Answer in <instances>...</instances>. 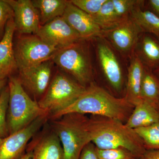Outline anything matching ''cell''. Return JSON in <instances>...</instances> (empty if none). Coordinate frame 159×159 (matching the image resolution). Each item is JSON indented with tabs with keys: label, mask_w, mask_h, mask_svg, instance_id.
<instances>
[{
	"label": "cell",
	"mask_w": 159,
	"mask_h": 159,
	"mask_svg": "<svg viewBox=\"0 0 159 159\" xmlns=\"http://www.w3.org/2000/svg\"><path fill=\"white\" fill-rule=\"evenodd\" d=\"M144 33L139 38L134 52L144 67L153 71L159 66V41L152 34Z\"/></svg>",
	"instance_id": "obj_18"
},
{
	"label": "cell",
	"mask_w": 159,
	"mask_h": 159,
	"mask_svg": "<svg viewBox=\"0 0 159 159\" xmlns=\"http://www.w3.org/2000/svg\"><path fill=\"white\" fill-rule=\"evenodd\" d=\"M117 16L122 20L130 16L131 12L135 6L143 5L145 1L138 0H112Z\"/></svg>",
	"instance_id": "obj_27"
},
{
	"label": "cell",
	"mask_w": 159,
	"mask_h": 159,
	"mask_svg": "<svg viewBox=\"0 0 159 159\" xmlns=\"http://www.w3.org/2000/svg\"><path fill=\"white\" fill-rule=\"evenodd\" d=\"M53 63L52 60H49L20 71L18 78L24 88L34 97H42L51 80Z\"/></svg>",
	"instance_id": "obj_13"
},
{
	"label": "cell",
	"mask_w": 159,
	"mask_h": 159,
	"mask_svg": "<svg viewBox=\"0 0 159 159\" xmlns=\"http://www.w3.org/2000/svg\"><path fill=\"white\" fill-rule=\"evenodd\" d=\"M158 40H159V39H158Z\"/></svg>",
	"instance_id": "obj_38"
},
{
	"label": "cell",
	"mask_w": 159,
	"mask_h": 159,
	"mask_svg": "<svg viewBox=\"0 0 159 159\" xmlns=\"http://www.w3.org/2000/svg\"><path fill=\"white\" fill-rule=\"evenodd\" d=\"M143 5L133 9L130 16L140 27L143 33L152 34L159 39V17L148 10H143Z\"/></svg>",
	"instance_id": "obj_21"
},
{
	"label": "cell",
	"mask_w": 159,
	"mask_h": 159,
	"mask_svg": "<svg viewBox=\"0 0 159 159\" xmlns=\"http://www.w3.org/2000/svg\"><path fill=\"white\" fill-rule=\"evenodd\" d=\"M96 152L99 159H139L130 151L124 148L102 149L96 147Z\"/></svg>",
	"instance_id": "obj_26"
},
{
	"label": "cell",
	"mask_w": 159,
	"mask_h": 159,
	"mask_svg": "<svg viewBox=\"0 0 159 159\" xmlns=\"http://www.w3.org/2000/svg\"><path fill=\"white\" fill-rule=\"evenodd\" d=\"M97 53L106 81L119 96L122 93L124 82L122 68L116 54L108 44L102 40L97 43Z\"/></svg>",
	"instance_id": "obj_11"
},
{
	"label": "cell",
	"mask_w": 159,
	"mask_h": 159,
	"mask_svg": "<svg viewBox=\"0 0 159 159\" xmlns=\"http://www.w3.org/2000/svg\"><path fill=\"white\" fill-rule=\"evenodd\" d=\"M142 33L140 27L129 16L113 29L102 31L101 37H106L121 53L132 54Z\"/></svg>",
	"instance_id": "obj_10"
},
{
	"label": "cell",
	"mask_w": 159,
	"mask_h": 159,
	"mask_svg": "<svg viewBox=\"0 0 159 159\" xmlns=\"http://www.w3.org/2000/svg\"><path fill=\"white\" fill-rule=\"evenodd\" d=\"M21 159H32V152H26L24 156Z\"/></svg>",
	"instance_id": "obj_33"
},
{
	"label": "cell",
	"mask_w": 159,
	"mask_h": 159,
	"mask_svg": "<svg viewBox=\"0 0 159 159\" xmlns=\"http://www.w3.org/2000/svg\"><path fill=\"white\" fill-rule=\"evenodd\" d=\"M134 130L142 139L146 150H159V122Z\"/></svg>",
	"instance_id": "obj_24"
},
{
	"label": "cell",
	"mask_w": 159,
	"mask_h": 159,
	"mask_svg": "<svg viewBox=\"0 0 159 159\" xmlns=\"http://www.w3.org/2000/svg\"><path fill=\"white\" fill-rule=\"evenodd\" d=\"M159 122V112L153 106L142 100L134 107L125 125L135 129L147 127Z\"/></svg>",
	"instance_id": "obj_19"
},
{
	"label": "cell",
	"mask_w": 159,
	"mask_h": 159,
	"mask_svg": "<svg viewBox=\"0 0 159 159\" xmlns=\"http://www.w3.org/2000/svg\"><path fill=\"white\" fill-rule=\"evenodd\" d=\"M107 0H71V2L91 16L97 14Z\"/></svg>",
	"instance_id": "obj_28"
},
{
	"label": "cell",
	"mask_w": 159,
	"mask_h": 159,
	"mask_svg": "<svg viewBox=\"0 0 159 159\" xmlns=\"http://www.w3.org/2000/svg\"><path fill=\"white\" fill-rule=\"evenodd\" d=\"M57 50L35 34L21 36L14 45L17 70L20 72L51 60Z\"/></svg>",
	"instance_id": "obj_7"
},
{
	"label": "cell",
	"mask_w": 159,
	"mask_h": 159,
	"mask_svg": "<svg viewBox=\"0 0 159 159\" xmlns=\"http://www.w3.org/2000/svg\"><path fill=\"white\" fill-rule=\"evenodd\" d=\"M48 127L34 135L27 145L26 152H32V159H64L60 140L51 126Z\"/></svg>",
	"instance_id": "obj_12"
},
{
	"label": "cell",
	"mask_w": 159,
	"mask_h": 159,
	"mask_svg": "<svg viewBox=\"0 0 159 159\" xmlns=\"http://www.w3.org/2000/svg\"><path fill=\"white\" fill-rule=\"evenodd\" d=\"M157 110L159 112V104L157 108Z\"/></svg>",
	"instance_id": "obj_37"
},
{
	"label": "cell",
	"mask_w": 159,
	"mask_h": 159,
	"mask_svg": "<svg viewBox=\"0 0 159 159\" xmlns=\"http://www.w3.org/2000/svg\"><path fill=\"white\" fill-rule=\"evenodd\" d=\"M142 100L148 102L156 108L159 104V80L153 71L144 67L141 88Z\"/></svg>",
	"instance_id": "obj_22"
},
{
	"label": "cell",
	"mask_w": 159,
	"mask_h": 159,
	"mask_svg": "<svg viewBox=\"0 0 159 159\" xmlns=\"http://www.w3.org/2000/svg\"><path fill=\"white\" fill-rule=\"evenodd\" d=\"M48 119V115L40 116L25 128L3 139L0 146V159H21L30 140Z\"/></svg>",
	"instance_id": "obj_8"
},
{
	"label": "cell",
	"mask_w": 159,
	"mask_h": 159,
	"mask_svg": "<svg viewBox=\"0 0 159 159\" xmlns=\"http://www.w3.org/2000/svg\"><path fill=\"white\" fill-rule=\"evenodd\" d=\"M134 108V106L124 97H116L93 82L86 87L77 101L51 120L58 119L65 114L76 113L109 117L125 123Z\"/></svg>",
	"instance_id": "obj_1"
},
{
	"label": "cell",
	"mask_w": 159,
	"mask_h": 159,
	"mask_svg": "<svg viewBox=\"0 0 159 159\" xmlns=\"http://www.w3.org/2000/svg\"><path fill=\"white\" fill-rule=\"evenodd\" d=\"M9 98V86L0 90V138L5 139L9 135L7 123V113Z\"/></svg>",
	"instance_id": "obj_25"
},
{
	"label": "cell",
	"mask_w": 159,
	"mask_h": 159,
	"mask_svg": "<svg viewBox=\"0 0 159 159\" xmlns=\"http://www.w3.org/2000/svg\"><path fill=\"white\" fill-rule=\"evenodd\" d=\"M79 159H99L96 152V147L93 142L86 145Z\"/></svg>",
	"instance_id": "obj_30"
},
{
	"label": "cell",
	"mask_w": 159,
	"mask_h": 159,
	"mask_svg": "<svg viewBox=\"0 0 159 159\" xmlns=\"http://www.w3.org/2000/svg\"><path fill=\"white\" fill-rule=\"evenodd\" d=\"M16 31L14 20L6 24L2 38L0 40V79L8 80L17 70L14 52L13 35Z\"/></svg>",
	"instance_id": "obj_16"
},
{
	"label": "cell",
	"mask_w": 159,
	"mask_h": 159,
	"mask_svg": "<svg viewBox=\"0 0 159 159\" xmlns=\"http://www.w3.org/2000/svg\"><path fill=\"white\" fill-rule=\"evenodd\" d=\"M34 7L39 11L40 25L48 24L62 16L69 1L66 0H32Z\"/></svg>",
	"instance_id": "obj_20"
},
{
	"label": "cell",
	"mask_w": 159,
	"mask_h": 159,
	"mask_svg": "<svg viewBox=\"0 0 159 159\" xmlns=\"http://www.w3.org/2000/svg\"><path fill=\"white\" fill-rule=\"evenodd\" d=\"M92 142L97 148H124L139 158L146 152L144 143L134 129L117 119L92 115L89 118Z\"/></svg>",
	"instance_id": "obj_2"
},
{
	"label": "cell",
	"mask_w": 159,
	"mask_h": 159,
	"mask_svg": "<svg viewBox=\"0 0 159 159\" xmlns=\"http://www.w3.org/2000/svg\"><path fill=\"white\" fill-rule=\"evenodd\" d=\"M50 126L60 140L64 159H79L84 147L92 142L89 118L85 115L65 114L52 120Z\"/></svg>",
	"instance_id": "obj_3"
},
{
	"label": "cell",
	"mask_w": 159,
	"mask_h": 159,
	"mask_svg": "<svg viewBox=\"0 0 159 159\" xmlns=\"http://www.w3.org/2000/svg\"><path fill=\"white\" fill-rule=\"evenodd\" d=\"M8 86L9 98L7 123L9 135L25 128L40 116H49L40 107L38 101L28 95L18 77H9Z\"/></svg>",
	"instance_id": "obj_4"
},
{
	"label": "cell",
	"mask_w": 159,
	"mask_h": 159,
	"mask_svg": "<svg viewBox=\"0 0 159 159\" xmlns=\"http://www.w3.org/2000/svg\"><path fill=\"white\" fill-rule=\"evenodd\" d=\"M62 17L82 40L102 36V30L90 15L69 1Z\"/></svg>",
	"instance_id": "obj_15"
},
{
	"label": "cell",
	"mask_w": 159,
	"mask_h": 159,
	"mask_svg": "<svg viewBox=\"0 0 159 159\" xmlns=\"http://www.w3.org/2000/svg\"><path fill=\"white\" fill-rule=\"evenodd\" d=\"M148 4L150 9L148 10L159 17V0H149L148 1Z\"/></svg>",
	"instance_id": "obj_31"
},
{
	"label": "cell",
	"mask_w": 159,
	"mask_h": 159,
	"mask_svg": "<svg viewBox=\"0 0 159 159\" xmlns=\"http://www.w3.org/2000/svg\"><path fill=\"white\" fill-rule=\"evenodd\" d=\"M7 80H3L0 79V90L2 89L4 87L6 86V83Z\"/></svg>",
	"instance_id": "obj_34"
},
{
	"label": "cell",
	"mask_w": 159,
	"mask_h": 159,
	"mask_svg": "<svg viewBox=\"0 0 159 159\" xmlns=\"http://www.w3.org/2000/svg\"><path fill=\"white\" fill-rule=\"evenodd\" d=\"M139 159H159V150H147Z\"/></svg>",
	"instance_id": "obj_32"
},
{
	"label": "cell",
	"mask_w": 159,
	"mask_h": 159,
	"mask_svg": "<svg viewBox=\"0 0 159 159\" xmlns=\"http://www.w3.org/2000/svg\"><path fill=\"white\" fill-rule=\"evenodd\" d=\"M14 16L13 10L6 0H0V39L2 38L6 24Z\"/></svg>",
	"instance_id": "obj_29"
},
{
	"label": "cell",
	"mask_w": 159,
	"mask_h": 159,
	"mask_svg": "<svg viewBox=\"0 0 159 159\" xmlns=\"http://www.w3.org/2000/svg\"><path fill=\"white\" fill-rule=\"evenodd\" d=\"M91 16L102 31L113 29L122 21L116 14L112 0H107L97 14Z\"/></svg>",
	"instance_id": "obj_23"
},
{
	"label": "cell",
	"mask_w": 159,
	"mask_h": 159,
	"mask_svg": "<svg viewBox=\"0 0 159 159\" xmlns=\"http://www.w3.org/2000/svg\"><path fill=\"white\" fill-rule=\"evenodd\" d=\"M35 35L57 49L82 40L62 16L40 26Z\"/></svg>",
	"instance_id": "obj_9"
},
{
	"label": "cell",
	"mask_w": 159,
	"mask_h": 159,
	"mask_svg": "<svg viewBox=\"0 0 159 159\" xmlns=\"http://www.w3.org/2000/svg\"><path fill=\"white\" fill-rule=\"evenodd\" d=\"M85 89L74 78L58 73L38 102L40 107L48 114L49 119H51L77 101Z\"/></svg>",
	"instance_id": "obj_5"
},
{
	"label": "cell",
	"mask_w": 159,
	"mask_h": 159,
	"mask_svg": "<svg viewBox=\"0 0 159 159\" xmlns=\"http://www.w3.org/2000/svg\"><path fill=\"white\" fill-rule=\"evenodd\" d=\"M80 41L59 49L51 58L53 63L86 87L93 82V67L88 48Z\"/></svg>",
	"instance_id": "obj_6"
},
{
	"label": "cell",
	"mask_w": 159,
	"mask_h": 159,
	"mask_svg": "<svg viewBox=\"0 0 159 159\" xmlns=\"http://www.w3.org/2000/svg\"><path fill=\"white\" fill-rule=\"evenodd\" d=\"M13 10L16 31L35 34L40 27L39 11L31 0H6Z\"/></svg>",
	"instance_id": "obj_14"
},
{
	"label": "cell",
	"mask_w": 159,
	"mask_h": 159,
	"mask_svg": "<svg viewBox=\"0 0 159 159\" xmlns=\"http://www.w3.org/2000/svg\"><path fill=\"white\" fill-rule=\"evenodd\" d=\"M3 139L0 138V146H1V144L2 143Z\"/></svg>",
	"instance_id": "obj_36"
},
{
	"label": "cell",
	"mask_w": 159,
	"mask_h": 159,
	"mask_svg": "<svg viewBox=\"0 0 159 159\" xmlns=\"http://www.w3.org/2000/svg\"><path fill=\"white\" fill-rule=\"evenodd\" d=\"M144 70V65L134 51L131 54L124 97L134 107L142 100L141 88Z\"/></svg>",
	"instance_id": "obj_17"
},
{
	"label": "cell",
	"mask_w": 159,
	"mask_h": 159,
	"mask_svg": "<svg viewBox=\"0 0 159 159\" xmlns=\"http://www.w3.org/2000/svg\"><path fill=\"white\" fill-rule=\"evenodd\" d=\"M154 74H155L156 76L157 77L159 80V66L156 69L153 71Z\"/></svg>",
	"instance_id": "obj_35"
}]
</instances>
